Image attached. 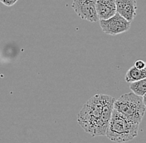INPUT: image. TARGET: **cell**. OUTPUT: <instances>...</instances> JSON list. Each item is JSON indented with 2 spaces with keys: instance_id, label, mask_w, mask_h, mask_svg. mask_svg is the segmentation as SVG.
<instances>
[{
  "instance_id": "cell-1",
  "label": "cell",
  "mask_w": 146,
  "mask_h": 143,
  "mask_svg": "<svg viewBox=\"0 0 146 143\" xmlns=\"http://www.w3.org/2000/svg\"><path fill=\"white\" fill-rule=\"evenodd\" d=\"M115 100V98L107 94H99L92 96L77 116V122L82 129L92 136H106Z\"/></svg>"
},
{
  "instance_id": "cell-2",
  "label": "cell",
  "mask_w": 146,
  "mask_h": 143,
  "mask_svg": "<svg viewBox=\"0 0 146 143\" xmlns=\"http://www.w3.org/2000/svg\"><path fill=\"white\" fill-rule=\"evenodd\" d=\"M139 127V123L123 116L114 109L106 136L115 142H126L138 136Z\"/></svg>"
},
{
  "instance_id": "cell-3",
  "label": "cell",
  "mask_w": 146,
  "mask_h": 143,
  "mask_svg": "<svg viewBox=\"0 0 146 143\" xmlns=\"http://www.w3.org/2000/svg\"><path fill=\"white\" fill-rule=\"evenodd\" d=\"M114 109L129 119L140 123L145 115L146 107L143 103L142 97L132 92L125 94L115 99Z\"/></svg>"
},
{
  "instance_id": "cell-4",
  "label": "cell",
  "mask_w": 146,
  "mask_h": 143,
  "mask_svg": "<svg viewBox=\"0 0 146 143\" xmlns=\"http://www.w3.org/2000/svg\"><path fill=\"white\" fill-rule=\"evenodd\" d=\"M101 30L110 36H115L125 32L130 28V22L116 13L106 20H99Z\"/></svg>"
},
{
  "instance_id": "cell-5",
  "label": "cell",
  "mask_w": 146,
  "mask_h": 143,
  "mask_svg": "<svg viewBox=\"0 0 146 143\" xmlns=\"http://www.w3.org/2000/svg\"><path fill=\"white\" fill-rule=\"evenodd\" d=\"M96 0H73L72 7L82 19L91 22L99 21L96 9Z\"/></svg>"
},
{
  "instance_id": "cell-6",
  "label": "cell",
  "mask_w": 146,
  "mask_h": 143,
  "mask_svg": "<svg viewBox=\"0 0 146 143\" xmlns=\"http://www.w3.org/2000/svg\"><path fill=\"white\" fill-rule=\"evenodd\" d=\"M116 12L130 23L136 15V0H115Z\"/></svg>"
},
{
  "instance_id": "cell-7",
  "label": "cell",
  "mask_w": 146,
  "mask_h": 143,
  "mask_svg": "<svg viewBox=\"0 0 146 143\" xmlns=\"http://www.w3.org/2000/svg\"><path fill=\"white\" fill-rule=\"evenodd\" d=\"M96 9L99 20H106L117 13L115 0H96Z\"/></svg>"
},
{
  "instance_id": "cell-8",
  "label": "cell",
  "mask_w": 146,
  "mask_h": 143,
  "mask_svg": "<svg viewBox=\"0 0 146 143\" xmlns=\"http://www.w3.org/2000/svg\"><path fill=\"white\" fill-rule=\"evenodd\" d=\"M145 78H146L145 69H138L134 65L126 72L125 80L127 83L130 84V83L140 80Z\"/></svg>"
},
{
  "instance_id": "cell-9",
  "label": "cell",
  "mask_w": 146,
  "mask_h": 143,
  "mask_svg": "<svg viewBox=\"0 0 146 143\" xmlns=\"http://www.w3.org/2000/svg\"><path fill=\"white\" fill-rule=\"evenodd\" d=\"M130 90L138 96H143L146 93V78L129 84Z\"/></svg>"
},
{
  "instance_id": "cell-10",
  "label": "cell",
  "mask_w": 146,
  "mask_h": 143,
  "mask_svg": "<svg viewBox=\"0 0 146 143\" xmlns=\"http://www.w3.org/2000/svg\"><path fill=\"white\" fill-rule=\"evenodd\" d=\"M0 2L7 7H11L14 5L18 2V0H0Z\"/></svg>"
},
{
  "instance_id": "cell-11",
  "label": "cell",
  "mask_w": 146,
  "mask_h": 143,
  "mask_svg": "<svg viewBox=\"0 0 146 143\" xmlns=\"http://www.w3.org/2000/svg\"><path fill=\"white\" fill-rule=\"evenodd\" d=\"M135 66L136 68H138V69H145V62H144L141 60H139V61H137L135 63Z\"/></svg>"
},
{
  "instance_id": "cell-12",
  "label": "cell",
  "mask_w": 146,
  "mask_h": 143,
  "mask_svg": "<svg viewBox=\"0 0 146 143\" xmlns=\"http://www.w3.org/2000/svg\"><path fill=\"white\" fill-rule=\"evenodd\" d=\"M142 98H143V103H144V104L146 107V93L142 96Z\"/></svg>"
},
{
  "instance_id": "cell-13",
  "label": "cell",
  "mask_w": 146,
  "mask_h": 143,
  "mask_svg": "<svg viewBox=\"0 0 146 143\" xmlns=\"http://www.w3.org/2000/svg\"><path fill=\"white\" fill-rule=\"evenodd\" d=\"M145 70H146V62H145Z\"/></svg>"
}]
</instances>
